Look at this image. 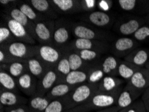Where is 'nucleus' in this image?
<instances>
[{"label":"nucleus","instance_id":"48","mask_svg":"<svg viewBox=\"0 0 149 112\" xmlns=\"http://www.w3.org/2000/svg\"><path fill=\"white\" fill-rule=\"evenodd\" d=\"M118 111H119V109L115 106L112 107H109V108H107V109L96 111V112H118Z\"/></svg>","mask_w":149,"mask_h":112},{"label":"nucleus","instance_id":"32","mask_svg":"<svg viewBox=\"0 0 149 112\" xmlns=\"http://www.w3.org/2000/svg\"><path fill=\"white\" fill-rule=\"evenodd\" d=\"M0 89L13 91L19 93L17 79L9 74L6 70L0 68Z\"/></svg>","mask_w":149,"mask_h":112},{"label":"nucleus","instance_id":"37","mask_svg":"<svg viewBox=\"0 0 149 112\" xmlns=\"http://www.w3.org/2000/svg\"><path fill=\"white\" fill-rule=\"evenodd\" d=\"M56 71L59 75L60 78V82L62 81V80L67 75H68L70 73L71 68L70 65V63L68 61V58L66 56V54H64L62 58H61L59 62L57 63V65H56V67H54Z\"/></svg>","mask_w":149,"mask_h":112},{"label":"nucleus","instance_id":"17","mask_svg":"<svg viewBox=\"0 0 149 112\" xmlns=\"http://www.w3.org/2000/svg\"><path fill=\"white\" fill-rule=\"evenodd\" d=\"M51 2L58 13L71 15L84 12L80 0H51Z\"/></svg>","mask_w":149,"mask_h":112},{"label":"nucleus","instance_id":"21","mask_svg":"<svg viewBox=\"0 0 149 112\" xmlns=\"http://www.w3.org/2000/svg\"><path fill=\"white\" fill-rule=\"evenodd\" d=\"M28 99L13 91L0 89V105L3 107H15L27 105Z\"/></svg>","mask_w":149,"mask_h":112},{"label":"nucleus","instance_id":"34","mask_svg":"<svg viewBox=\"0 0 149 112\" xmlns=\"http://www.w3.org/2000/svg\"><path fill=\"white\" fill-rule=\"evenodd\" d=\"M17 41L8 26L2 20L0 24V46H5Z\"/></svg>","mask_w":149,"mask_h":112},{"label":"nucleus","instance_id":"33","mask_svg":"<svg viewBox=\"0 0 149 112\" xmlns=\"http://www.w3.org/2000/svg\"><path fill=\"white\" fill-rule=\"evenodd\" d=\"M140 68H141L136 67L127 61L121 60L118 65L117 74H118V77H120L123 80H125L127 83L134 75V73L138 71Z\"/></svg>","mask_w":149,"mask_h":112},{"label":"nucleus","instance_id":"14","mask_svg":"<svg viewBox=\"0 0 149 112\" xmlns=\"http://www.w3.org/2000/svg\"><path fill=\"white\" fill-rule=\"evenodd\" d=\"M2 13L12 18L15 21L19 22L27 29L30 35L35 39L34 28L35 24L33 23L26 16L22 11L17 8V5L10 7V8H4Z\"/></svg>","mask_w":149,"mask_h":112},{"label":"nucleus","instance_id":"23","mask_svg":"<svg viewBox=\"0 0 149 112\" xmlns=\"http://www.w3.org/2000/svg\"><path fill=\"white\" fill-rule=\"evenodd\" d=\"M124 61L139 68H144L149 60V50L137 48L126 56Z\"/></svg>","mask_w":149,"mask_h":112},{"label":"nucleus","instance_id":"36","mask_svg":"<svg viewBox=\"0 0 149 112\" xmlns=\"http://www.w3.org/2000/svg\"><path fill=\"white\" fill-rule=\"evenodd\" d=\"M80 56L84 61L86 63L94 65L100 60L103 54L102 52L96 51H90V50H82V51H76L74 50Z\"/></svg>","mask_w":149,"mask_h":112},{"label":"nucleus","instance_id":"39","mask_svg":"<svg viewBox=\"0 0 149 112\" xmlns=\"http://www.w3.org/2000/svg\"><path fill=\"white\" fill-rule=\"evenodd\" d=\"M132 38L138 42H149V25L146 24L141 26L133 34Z\"/></svg>","mask_w":149,"mask_h":112},{"label":"nucleus","instance_id":"18","mask_svg":"<svg viewBox=\"0 0 149 112\" xmlns=\"http://www.w3.org/2000/svg\"><path fill=\"white\" fill-rule=\"evenodd\" d=\"M126 84L143 95L144 91L149 87V71L145 67L141 68Z\"/></svg>","mask_w":149,"mask_h":112},{"label":"nucleus","instance_id":"50","mask_svg":"<svg viewBox=\"0 0 149 112\" xmlns=\"http://www.w3.org/2000/svg\"><path fill=\"white\" fill-rule=\"evenodd\" d=\"M0 112H4L3 111V106L0 105Z\"/></svg>","mask_w":149,"mask_h":112},{"label":"nucleus","instance_id":"3","mask_svg":"<svg viewBox=\"0 0 149 112\" xmlns=\"http://www.w3.org/2000/svg\"><path fill=\"white\" fill-rule=\"evenodd\" d=\"M146 24V16L128 14L120 17L113 26L114 32L123 36H132L141 26Z\"/></svg>","mask_w":149,"mask_h":112},{"label":"nucleus","instance_id":"12","mask_svg":"<svg viewBox=\"0 0 149 112\" xmlns=\"http://www.w3.org/2000/svg\"><path fill=\"white\" fill-rule=\"evenodd\" d=\"M0 48L6 50L12 55L24 60H28L36 57V45L33 46L17 41L5 46H0Z\"/></svg>","mask_w":149,"mask_h":112},{"label":"nucleus","instance_id":"51","mask_svg":"<svg viewBox=\"0 0 149 112\" xmlns=\"http://www.w3.org/2000/svg\"><path fill=\"white\" fill-rule=\"evenodd\" d=\"M145 68H146V69H147L148 71H149V61L147 63V64H146V66H145Z\"/></svg>","mask_w":149,"mask_h":112},{"label":"nucleus","instance_id":"40","mask_svg":"<svg viewBox=\"0 0 149 112\" xmlns=\"http://www.w3.org/2000/svg\"><path fill=\"white\" fill-rule=\"evenodd\" d=\"M15 62H27V60L13 56L6 50L0 48V64H10Z\"/></svg>","mask_w":149,"mask_h":112},{"label":"nucleus","instance_id":"16","mask_svg":"<svg viewBox=\"0 0 149 112\" xmlns=\"http://www.w3.org/2000/svg\"><path fill=\"white\" fill-rule=\"evenodd\" d=\"M28 3L47 20H58L59 13L56 10L51 0H28Z\"/></svg>","mask_w":149,"mask_h":112},{"label":"nucleus","instance_id":"8","mask_svg":"<svg viewBox=\"0 0 149 112\" xmlns=\"http://www.w3.org/2000/svg\"><path fill=\"white\" fill-rule=\"evenodd\" d=\"M67 47L70 49L82 51V50H90L96 51L105 54L110 51V43L107 41L82 39V38H75L69 43Z\"/></svg>","mask_w":149,"mask_h":112},{"label":"nucleus","instance_id":"41","mask_svg":"<svg viewBox=\"0 0 149 112\" xmlns=\"http://www.w3.org/2000/svg\"><path fill=\"white\" fill-rule=\"evenodd\" d=\"M125 112H148L143 100L138 99L136 101L125 109Z\"/></svg>","mask_w":149,"mask_h":112},{"label":"nucleus","instance_id":"26","mask_svg":"<svg viewBox=\"0 0 149 112\" xmlns=\"http://www.w3.org/2000/svg\"><path fill=\"white\" fill-rule=\"evenodd\" d=\"M28 71L38 80L41 79L50 69L45 64L36 57L27 60Z\"/></svg>","mask_w":149,"mask_h":112},{"label":"nucleus","instance_id":"38","mask_svg":"<svg viewBox=\"0 0 149 112\" xmlns=\"http://www.w3.org/2000/svg\"><path fill=\"white\" fill-rule=\"evenodd\" d=\"M66 109V102L63 97L62 99L51 101L48 106L43 112H63Z\"/></svg>","mask_w":149,"mask_h":112},{"label":"nucleus","instance_id":"2","mask_svg":"<svg viewBox=\"0 0 149 112\" xmlns=\"http://www.w3.org/2000/svg\"><path fill=\"white\" fill-rule=\"evenodd\" d=\"M98 90V85L86 83L80 85L64 97L66 109H69L86 104Z\"/></svg>","mask_w":149,"mask_h":112},{"label":"nucleus","instance_id":"5","mask_svg":"<svg viewBox=\"0 0 149 112\" xmlns=\"http://www.w3.org/2000/svg\"><path fill=\"white\" fill-rule=\"evenodd\" d=\"M79 18L82 22L91 24L92 26L101 30L113 28L116 21V15L111 12L102 11H94L81 15Z\"/></svg>","mask_w":149,"mask_h":112},{"label":"nucleus","instance_id":"30","mask_svg":"<svg viewBox=\"0 0 149 112\" xmlns=\"http://www.w3.org/2000/svg\"><path fill=\"white\" fill-rule=\"evenodd\" d=\"M51 102L48 97L36 94L28 99V106L31 112H43Z\"/></svg>","mask_w":149,"mask_h":112},{"label":"nucleus","instance_id":"46","mask_svg":"<svg viewBox=\"0 0 149 112\" xmlns=\"http://www.w3.org/2000/svg\"><path fill=\"white\" fill-rule=\"evenodd\" d=\"M141 99L143 100L146 110L149 112V87L141 95Z\"/></svg>","mask_w":149,"mask_h":112},{"label":"nucleus","instance_id":"52","mask_svg":"<svg viewBox=\"0 0 149 112\" xmlns=\"http://www.w3.org/2000/svg\"><path fill=\"white\" fill-rule=\"evenodd\" d=\"M125 109H126V108H125ZM125 109H120V110H119L118 112H125Z\"/></svg>","mask_w":149,"mask_h":112},{"label":"nucleus","instance_id":"7","mask_svg":"<svg viewBox=\"0 0 149 112\" xmlns=\"http://www.w3.org/2000/svg\"><path fill=\"white\" fill-rule=\"evenodd\" d=\"M36 57L42 61L49 68H54L64 56V50L49 45H36Z\"/></svg>","mask_w":149,"mask_h":112},{"label":"nucleus","instance_id":"24","mask_svg":"<svg viewBox=\"0 0 149 112\" xmlns=\"http://www.w3.org/2000/svg\"><path fill=\"white\" fill-rule=\"evenodd\" d=\"M64 53L68 58L71 70H88L93 65L85 62L74 50L66 47L64 49Z\"/></svg>","mask_w":149,"mask_h":112},{"label":"nucleus","instance_id":"11","mask_svg":"<svg viewBox=\"0 0 149 112\" xmlns=\"http://www.w3.org/2000/svg\"><path fill=\"white\" fill-rule=\"evenodd\" d=\"M1 17L2 20L8 26L17 41L33 46L36 45L37 41L30 35L23 25L3 13H1Z\"/></svg>","mask_w":149,"mask_h":112},{"label":"nucleus","instance_id":"19","mask_svg":"<svg viewBox=\"0 0 149 112\" xmlns=\"http://www.w3.org/2000/svg\"><path fill=\"white\" fill-rule=\"evenodd\" d=\"M17 83L19 91L26 95L31 97L36 94L38 79L29 72L17 79Z\"/></svg>","mask_w":149,"mask_h":112},{"label":"nucleus","instance_id":"6","mask_svg":"<svg viewBox=\"0 0 149 112\" xmlns=\"http://www.w3.org/2000/svg\"><path fill=\"white\" fill-rule=\"evenodd\" d=\"M72 34V22L66 20H56L55 30L53 36L54 47L64 50L70 42Z\"/></svg>","mask_w":149,"mask_h":112},{"label":"nucleus","instance_id":"15","mask_svg":"<svg viewBox=\"0 0 149 112\" xmlns=\"http://www.w3.org/2000/svg\"><path fill=\"white\" fill-rule=\"evenodd\" d=\"M60 82V78L55 68H51L41 79L38 80L36 94L45 96L53 87Z\"/></svg>","mask_w":149,"mask_h":112},{"label":"nucleus","instance_id":"9","mask_svg":"<svg viewBox=\"0 0 149 112\" xmlns=\"http://www.w3.org/2000/svg\"><path fill=\"white\" fill-rule=\"evenodd\" d=\"M139 42L132 37L123 36L113 40L110 44V52L119 58H125L130 52L139 48Z\"/></svg>","mask_w":149,"mask_h":112},{"label":"nucleus","instance_id":"25","mask_svg":"<svg viewBox=\"0 0 149 112\" xmlns=\"http://www.w3.org/2000/svg\"><path fill=\"white\" fill-rule=\"evenodd\" d=\"M125 86V80L119 77L106 75L98 85V91L112 92Z\"/></svg>","mask_w":149,"mask_h":112},{"label":"nucleus","instance_id":"22","mask_svg":"<svg viewBox=\"0 0 149 112\" xmlns=\"http://www.w3.org/2000/svg\"><path fill=\"white\" fill-rule=\"evenodd\" d=\"M121 59L112 54L103 56L98 62V65L105 75L118 77V65Z\"/></svg>","mask_w":149,"mask_h":112},{"label":"nucleus","instance_id":"45","mask_svg":"<svg viewBox=\"0 0 149 112\" xmlns=\"http://www.w3.org/2000/svg\"><path fill=\"white\" fill-rule=\"evenodd\" d=\"M63 112H91V111H90L88 107L84 104L74 107V108L66 109V110H64Z\"/></svg>","mask_w":149,"mask_h":112},{"label":"nucleus","instance_id":"1","mask_svg":"<svg viewBox=\"0 0 149 112\" xmlns=\"http://www.w3.org/2000/svg\"><path fill=\"white\" fill-rule=\"evenodd\" d=\"M72 34L75 38L103 40L109 42L113 41L112 35L108 31L97 28L82 21L72 22Z\"/></svg>","mask_w":149,"mask_h":112},{"label":"nucleus","instance_id":"20","mask_svg":"<svg viewBox=\"0 0 149 112\" xmlns=\"http://www.w3.org/2000/svg\"><path fill=\"white\" fill-rule=\"evenodd\" d=\"M141 95H142L141 93L126 83L119 95L116 106L119 109V110L125 109L131 106L133 103L139 99Z\"/></svg>","mask_w":149,"mask_h":112},{"label":"nucleus","instance_id":"10","mask_svg":"<svg viewBox=\"0 0 149 112\" xmlns=\"http://www.w3.org/2000/svg\"><path fill=\"white\" fill-rule=\"evenodd\" d=\"M56 20H46L35 24V40L42 45H53Z\"/></svg>","mask_w":149,"mask_h":112},{"label":"nucleus","instance_id":"42","mask_svg":"<svg viewBox=\"0 0 149 112\" xmlns=\"http://www.w3.org/2000/svg\"><path fill=\"white\" fill-rule=\"evenodd\" d=\"M96 0H80V4L83 11L86 13H90L96 11L97 8Z\"/></svg>","mask_w":149,"mask_h":112},{"label":"nucleus","instance_id":"35","mask_svg":"<svg viewBox=\"0 0 149 112\" xmlns=\"http://www.w3.org/2000/svg\"><path fill=\"white\" fill-rule=\"evenodd\" d=\"M98 62L94 64L88 69V79L87 83L98 85L104 77L106 76L102 70L99 67Z\"/></svg>","mask_w":149,"mask_h":112},{"label":"nucleus","instance_id":"43","mask_svg":"<svg viewBox=\"0 0 149 112\" xmlns=\"http://www.w3.org/2000/svg\"><path fill=\"white\" fill-rule=\"evenodd\" d=\"M3 111L4 112H31L28 104L11 107H3Z\"/></svg>","mask_w":149,"mask_h":112},{"label":"nucleus","instance_id":"31","mask_svg":"<svg viewBox=\"0 0 149 112\" xmlns=\"http://www.w3.org/2000/svg\"><path fill=\"white\" fill-rule=\"evenodd\" d=\"M17 8L23 12L25 15L34 24H37L40 22L46 20L42 15L38 13L32 6L30 5L28 2L18 1L17 4Z\"/></svg>","mask_w":149,"mask_h":112},{"label":"nucleus","instance_id":"49","mask_svg":"<svg viewBox=\"0 0 149 112\" xmlns=\"http://www.w3.org/2000/svg\"><path fill=\"white\" fill-rule=\"evenodd\" d=\"M146 24H148L149 25V12L148 13V14L146 15Z\"/></svg>","mask_w":149,"mask_h":112},{"label":"nucleus","instance_id":"29","mask_svg":"<svg viewBox=\"0 0 149 112\" xmlns=\"http://www.w3.org/2000/svg\"><path fill=\"white\" fill-rule=\"evenodd\" d=\"M0 68L6 70L15 79H18L25 73H28L27 62H15L10 64H0Z\"/></svg>","mask_w":149,"mask_h":112},{"label":"nucleus","instance_id":"47","mask_svg":"<svg viewBox=\"0 0 149 112\" xmlns=\"http://www.w3.org/2000/svg\"><path fill=\"white\" fill-rule=\"evenodd\" d=\"M18 1H13V0H0V4L4 8H10V7L16 6Z\"/></svg>","mask_w":149,"mask_h":112},{"label":"nucleus","instance_id":"13","mask_svg":"<svg viewBox=\"0 0 149 112\" xmlns=\"http://www.w3.org/2000/svg\"><path fill=\"white\" fill-rule=\"evenodd\" d=\"M119 8L130 14L146 16L149 12V1L141 0H118L116 1Z\"/></svg>","mask_w":149,"mask_h":112},{"label":"nucleus","instance_id":"44","mask_svg":"<svg viewBox=\"0 0 149 112\" xmlns=\"http://www.w3.org/2000/svg\"><path fill=\"white\" fill-rule=\"evenodd\" d=\"M113 1L109 0H99L97 3V8H100V11L108 12L110 9L112 8Z\"/></svg>","mask_w":149,"mask_h":112},{"label":"nucleus","instance_id":"4","mask_svg":"<svg viewBox=\"0 0 149 112\" xmlns=\"http://www.w3.org/2000/svg\"><path fill=\"white\" fill-rule=\"evenodd\" d=\"M125 86L112 92L98 91L84 105L88 107L91 111H99L115 106Z\"/></svg>","mask_w":149,"mask_h":112},{"label":"nucleus","instance_id":"27","mask_svg":"<svg viewBox=\"0 0 149 112\" xmlns=\"http://www.w3.org/2000/svg\"><path fill=\"white\" fill-rule=\"evenodd\" d=\"M88 79V70H72L61 82L67 83L70 85L77 87L87 83Z\"/></svg>","mask_w":149,"mask_h":112},{"label":"nucleus","instance_id":"28","mask_svg":"<svg viewBox=\"0 0 149 112\" xmlns=\"http://www.w3.org/2000/svg\"><path fill=\"white\" fill-rule=\"evenodd\" d=\"M78 87V86H77ZM76 87H74L65 83H58L47 93L46 96L50 101L66 97L72 90H74Z\"/></svg>","mask_w":149,"mask_h":112}]
</instances>
